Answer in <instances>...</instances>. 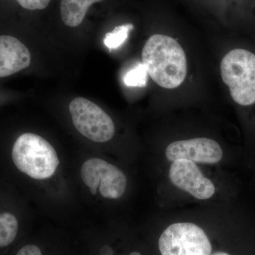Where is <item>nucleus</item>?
<instances>
[{
  "mask_svg": "<svg viewBox=\"0 0 255 255\" xmlns=\"http://www.w3.org/2000/svg\"><path fill=\"white\" fill-rule=\"evenodd\" d=\"M142 60L150 78L163 88H177L187 76L185 52L172 37L152 35L142 48Z\"/></svg>",
  "mask_w": 255,
  "mask_h": 255,
  "instance_id": "f257e3e1",
  "label": "nucleus"
},
{
  "mask_svg": "<svg viewBox=\"0 0 255 255\" xmlns=\"http://www.w3.org/2000/svg\"><path fill=\"white\" fill-rule=\"evenodd\" d=\"M11 157L16 168L36 180L49 179L60 164L56 151L41 135L26 132L16 139Z\"/></svg>",
  "mask_w": 255,
  "mask_h": 255,
  "instance_id": "f03ea898",
  "label": "nucleus"
},
{
  "mask_svg": "<svg viewBox=\"0 0 255 255\" xmlns=\"http://www.w3.org/2000/svg\"><path fill=\"white\" fill-rule=\"evenodd\" d=\"M221 78L235 103L243 107L255 105V53L236 48L221 63Z\"/></svg>",
  "mask_w": 255,
  "mask_h": 255,
  "instance_id": "7ed1b4c3",
  "label": "nucleus"
},
{
  "mask_svg": "<svg viewBox=\"0 0 255 255\" xmlns=\"http://www.w3.org/2000/svg\"><path fill=\"white\" fill-rule=\"evenodd\" d=\"M162 255H211L212 247L202 228L191 223L169 226L158 242Z\"/></svg>",
  "mask_w": 255,
  "mask_h": 255,
  "instance_id": "20e7f679",
  "label": "nucleus"
},
{
  "mask_svg": "<svg viewBox=\"0 0 255 255\" xmlns=\"http://www.w3.org/2000/svg\"><path fill=\"white\" fill-rule=\"evenodd\" d=\"M69 111L74 127L89 140L105 142L114 137L115 127L113 120L91 101L77 97L70 102Z\"/></svg>",
  "mask_w": 255,
  "mask_h": 255,
  "instance_id": "39448f33",
  "label": "nucleus"
},
{
  "mask_svg": "<svg viewBox=\"0 0 255 255\" xmlns=\"http://www.w3.org/2000/svg\"><path fill=\"white\" fill-rule=\"evenodd\" d=\"M84 184L93 195L99 189L106 199H118L125 193L127 179L123 171L100 158H90L84 162L80 169Z\"/></svg>",
  "mask_w": 255,
  "mask_h": 255,
  "instance_id": "423d86ee",
  "label": "nucleus"
},
{
  "mask_svg": "<svg viewBox=\"0 0 255 255\" xmlns=\"http://www.w3.org/2000/svg\"><path fill=\"white\" fill-rule=\"evenodd\" d=\"M169 177L174 186L200 200L212 197L216 191L214 184L204 177L195 162L188 159L174 160L169 167Z\"/></svg>",
  "mask_w": 255,
  "mask_h": 255,
  "instance_id": "0eeeda50",
  "label": "nucleus"
},
{
  "mask_svg": "<svg viewBox=\"0 0 255 255\" xmlns=\"http://www.w3.org/2000/svg\"><path fill=\"white\" fill-rule=\"evenodd\" d=\"M168 160L188 159L199 163H218L223 157V150L216 140L196 137L178 140L169 144L165 150Z\"/></svg>",
  "mask_w": 255,
  "mask_h": 255,
  "instance_id": "6e6552de",
  "label": "nucleus"
},
{
  "mask_svg": "<svg viewBox=\"0 0 255 255\" xmlns=\"http://www.w3.org/2000/svg\"><path fill=\"white\" fill-rule=\"evenodd\" d=\"M31 60L29 50L19 40L11 36H0V78L28 68Z\"/></svg>",
  "mask_w": 255,
  "mask_h": 255,
  "instance_id": "1a4fd4ad",
  "label": "nucleus"
},
{
  "mask_svg": "<svg viewBox=\"0 0 255 255\" xmlns=\"http://www.w3.org/2000/svg\"><path fill=\"white\" fill-rule=\"evenodd\" d=\"M104 0H61L60 14L63 23L68 27L80 26L85 19L89 8Z\"/></svg>",
  "mask_w": 255,
  "mask_h": 255,
  "instance_id": "9d476101",
  "label": "nucleus"
},
{
  "mask_svg": "<svg viewBox=\"0 0 255 255\" xmlns=\"http://www.w3.org/2000/svg\"><path fill=\"white\" fill-rule=\"evenodd\" d=\"M18 220L9 212L0 213V248L11 245L17 236Z\"/></svg>",
  "mask_w": 255,
  "mask_h": 255,
  "instance_id": "9b49d317",
  "label": "nucleus"
},
{
  "mask_svg": "<svg viewBox=\"0 0 255 255\" xmlns=\"http://www.w3.org/2000/svg\"><path fill=\"white\" fill-rule=\"evenodd\" d=\"M132 28L133 26L130 23L117 26L113 31L106 34L104 43L110 50L118 48L127 39L128 33Z\"/></svg>",
  "mask_w": 255,
  "mask_h": 255,
  "instance_id": "f8f14e48",
  "label": "nucleus"
},
{
  "mask_svg": "<svg viewBox=\"0 0 255 255\" xmlns=\"http://www.w3.org/2000/svg\"><path fill=\"white\" fill-rule=\"evenodd\" d=\"M147 70L142 64L127 74L124 78V82L127 86L144 87L147 82Z\"/></svg>",
  "mask_w": 255,
  "mask_h": 255,
  "instance_id": "ddd939ff",
  "label": "nucleus"
},
{
  "mask_svg": "<svg viewBox=\"0 0 255 255\" xmlns=\"http://www.w3.org/2000/svg\"><path fill=\"white\" fill-rule=\"evenodd\" d=\"M51 0H16L20 6L24 9L31 10L44 9Z\"/></svg>",
  "mask_w": 255,
  "mask_h": 255,
  "instance_id": "4468645a",
  "label": "nucleus"
},
{
  "mask_svg": "<svg viewBox=\"0 0 255 255\" xmlns=\"http://www.w3.org/2000/svg\"><path fill=\"white\" fill-rule=\"evenodd\" d=\"M16 255H43L40 248L34 245H27L23 247Z\"/></svg>",
  "mask_w": 255,
  "mask_h": 255,
  "instance_id": "2eb2a0df",
  "label": "nucleus"
},
{
  "mask_svg": "<svg viewBox=\"0 0 255 255\" xmlns=\"http://www.w3.org/2000/svg\"><path fill=\"white\" fill-rule=\"evenodd\" d=\"M213 255H230L228 254V253H216V254H214Z\"/></svg>",
  "mask_w": 255,
  "mask_h": 255,
  "instance_id": "dca6fc26",
  "label": "nucleus"
},
{
  "mask_svg": "<svg viewBox=\"0 0 255 255\" xmlns=\"http://www.w3.org/2000/svg\"><path fill=\"white\" fill-rule=\"evenodd\" d=\"M129 255H141L140 253H137V252H132V253H130Z\"/></svg>",
  "mask_w": 255,
  "mask_h": 255,
  "instance_id": "f3484780",
  "label": "nucleus"
}]
</instances>
